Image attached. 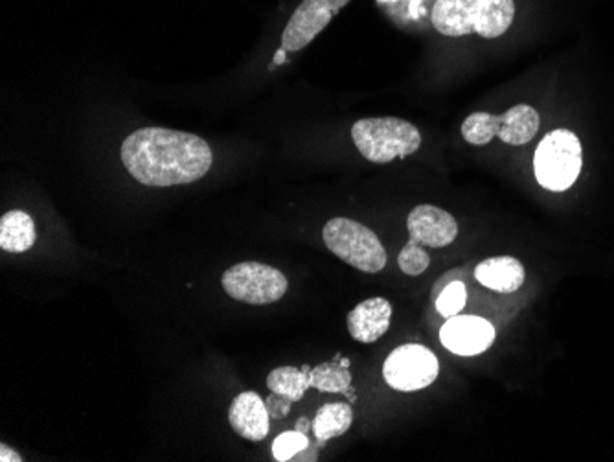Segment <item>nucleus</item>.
<instances>
[{
    "label": "nucleus",
    "mask_w": 614,
    "mask_h": 462,
    "mask_svg": "<svg viewBox=\"0 0 614 462\" xmlns=\"http://www.w3.org/2000/svg\"><path fill=\"white\" fill-rule=\"evenodd\" d=\"M122 164L140 185L179 187L203 179L214 163L209 142L193 133L142 127L120 148Z\"/></svg>",
    "instance_id": "1"
},
{
    "label": "nucleus",
    "mask_w": 614,
    "mask_h": 462,
    "mask_svg": "<svg viewBox=\"0 0 614 462\" xmlns=\"http://www.w3.org/2000/svg\"><path fill=\"white\" fill-rule=\"evenodd\" d=\"M515 17L513 0H436L433 25L441 36H504Z\"/></svg>",
    "instance_id": "2"
},
{
    "label": "nucleus",
    "mask_w": 614,
    "mask_h": 462,
    "mask_svg": "<svg viewBox=\"0 0 614 462\" xmlns=\"http://www.w3.org/2000/svg\"><path fill=\"white\" fill-rule=\"evenodd\" d=\"M352 138L359 153L376 164H388L394 159L412 155L422 146L417 127L394 116L355 122Z\"/></svg>",
    "instance_id": "3"
},
{
    "label": "nucleus",
    "mask_w": 614,
    "mask_h": 462,
    "mask_svg": "<svg viewBox=\"0 0 614 462\" xmlns=\"http://www.w3.org/2000/svg\"><path fill=\"white\" fill-rule=\"evenodd\" d=\"M323 240L335 257L363 273H379L387 265V251L379 236L350 217H334L324 225Z\"/></svg>",
    "instance_id": "4"
},
{
    "label": "nucleus",
    "mask_w": 614,
    "mask_h": 462,
    "mask_svg": "<svg viewBox=\"0 0 614 462\" xmlns=\"http://www.w3.org/2000/svg\"><path fill=\"white\" fill-rule=\"evenodd\" d=\"M539 124L536 109L521 103L502 114H469L462 124V137L473 146L489 145L496 137L510 146H523L536 137Z\"/></svg>",
    "instance_id": "5"
},
{
    "label": "nucleus",
    "mask_w": 614,
    "mask_h": 462,
    "mask_svg": "<svg viewBox=\"0 0 614 462\" xmlns=\"http://www.w3.org/2000/svg\"><path fill=\"white\" fill-rule=\"evenodd\" d=\"M534 170L541 187L563 192L573 187L581 172L579 138L567 129L549 133L537 146Z\"/></svg>",
    "instance_id": "6"
},
{
    "label": "nucleus",
    "mask_w": 614,
    "mask_h": 462,
    "mask_svg": "<svg viewBox=\"0 0 614 462\" xmlns=\"http://www.w3.org/2000/svg\"><path fill=\"white\" fill-rule=\"evenodd\" d=\"M221 286L234 300L265 307L287 294V278L280 270L262 262H241L228 267L221 276Z\"/></svg>",
    "instance_id": "7"
},
{
    "label": "nucleus",
    "mask_w": 614,
    "mask_h": 462,
    "mask_svg": "<svg viewBox=\"0 0 614 462\" xmlns=\"http://www.w3.org/2000/svg\"><path fill=\"white\" fill-rule=\"evenodd\" d=\"M440 374V363L424 345H403L388 355L383 365V378L401 392L427 389Z\"/></svg>",
    "instance_id": "8"
},
{
    "label": "nucleus",
    "mask_w": 614,
    "mask_h": 462,
    "mask_svg": "<svg viewBox=\"0 0 614 462\" xmlns=\"http://www.w3.org/2000/svg\"><path fill=\"white\" fill-rule=\"evenodd\" d=\"M348 2L350 0H304L287 23L281 36V49L286 52L305 49Z\"/></svg>",
    "instance_id": "9"
},
{
    "label": "nucleus",
    "mask_w": 614,
    "mask_h": 462,
    "mask_svg": "<svg viewBox=\"0 0 614 462\" xmlns=\"http://www.w3.org/2000/svg\"><path fill=\"white\" fill-rule=\"evenodd\" d=\"M496 326L477 315H454L440 330L441 345L462 358L484 354L496 342Z\"/></svg>",
    "instance_id": "10"
},
{
    "label": "nucleus",
    "mask_w": 614,
    "mask_h": 462,
    "mask_svg": "<svg viewBox=\"0 0 614 462\" xmlns=\"http://www.w3.org/2000/svg\"><path fill=\"white\" fill-rule=\"evenodd\" d=\"M406 228L411 240L433 249L451 246L459 236V223L453 214L435 204H417L412 209L406 217Z\"/></svg>",
    "instance_id": "11"
},
{
    "label": "nucleus",
    "mask_w": 614,
    "mask_h": 462,
    "mask_svg": "<svg viewBox=\"0 0 614 462\" xmlns=\"http://www.w3.org/2000/svg\"><path fill=\"white\" fill-rule=\"evenodd\" d=\"M267 403L263 402L258 392L247 390L234 398L233 405L228 409V422L239 437L251 442H262L268 433Z\"/></svg>",
    "instance_id": "12"
},
{
    "label": "nucleus",
    "mask_w": 614,
    "mask_h": 462,
    "mask_svg": "<svg viewBox=\"0 0 614 462\" xmlns=\"http://www.w3.org/2000/svg\"><path fill=\"white\" fill-rule=\"evenodd\" d=\"M392 304L383 297H372L348 313V332L359 342H376L387 334L392 321Z\"/></svg>",
    "instance_id": "13"
},
{
    "label": "nucleus",
    "mask_w": 614,
    "mask_h": 462,
    "mask_svg": "<svg viewBox=\"0 0 614 462\" xmlns=\"http://www.w3.org/2000/svg\"><path fill=\"white\" fill-rule=\"evenodd\" d=\"M475 278L484 288L497 294H515L525 284V265L513 257H493L475 267Z\"/></svg>",
    "instance_id": "14"
},
{
    "label": "nucleus",
    "mask_w": 614,
    "mask_h": 462,
    "mask_svg": "<svg viewBox=\"0 0 614 462\" xmlns=\"http://www.w3.org/2000/svg\"><path fill=\"white\" fill-rule=\"evenodd\" d=\"M37 240L36 223L24 211H10L0 220V249L7 252L30 251Z\"/></svg>",
    "instance_id": "15"
},
{
    "label": "nucleus",
    "mask_w": 614,
    "mask_h": 462,
    "mask_svg": "<svg viewBox=\"0 0 614 462\" xmlns=\"http://www.w3.org/2000/svg\"><path fill=\"white\" fill-rule=\"evenodd\" d=\"M353 409L350 403H326L316 411L313 433L321 442L342 437L352 427Z\"/></svg>",
    "instance_id": "16"
},
{
    "label": "nucleus",
    "mask_w": 614,
    "mask_h": 462,
    "mask_svg": "<svg viewBox=\"0 0 614 462\" xmlns=\"http://www.w3.org/2000/svg\"><path fill=\"white\" fill-rule=\"evenodd\" d=\"M310 366L297 369V366H278L271 371L267 376V387L271 392L280 397L291 398L292 402H299L310 389Z\"/></svg>",
    "instance_id": "17"
},
{
    "label": "nucleus",
    "mask_w": 614,
    "mask_h": 462,
    "mask_svg": "<svg viewBox=\"0 0 614 462\" xmlns=\"http://www.w3.org/2000/svg\"><path fill=\"white\" fill-rule=\"evenodd\" d=\"M310 385L321 392H340L350 397V387H352L350 366L342 365L340 358L321 363L315 369H311Z\"/></svg>",
    "instance_id": "18"
},
{
    "label": "nucleus",
    "mask_w": 614,
    "mask_h": 462,
    "mask_svg": "<svg viewBox=\"0 0 614 462\" xmlns=\"http://www.w3.org/2000/svg\"><path fill=\"white\" fill-rule=\"evenodd\" d=\"M398 265H400V270L405 275H424L430 265L429 252L425 251V247L419 246L417 241L409 240L405 247L401 249L400 257H398Z\"/></svg>",
    "instance_id": "19"
},
{
    "label": "nucleus",
    "mask_w": 614,
    "mask_h": 462,
    "mask_svg": "<svg viewBox=\"0 0 614 462\" xmlns=\"http://www.w3.org/2000/svg\"><path fill=\"white\" fill-rule=\"evenodd\" d=\"M465 300H467V289H465L464 283L454 280V283L448 284L441 291L440 297L436 299V310L441 317L451 319L464 310Z\"/></svg>",
    "instance_id": "20"
},
{
    "label": "nucleus",
    "mask_w": 614,
    "mask_h": 462,
    "mask_svg": "<svg viewBox=\"0 0 614 462\" xmlns=\"http://www.w3.org/2000/svg\"><path fill=\"white\" fill-rule=\"evenodd\" d=\"M310 446L308 435L295 429V432L281 433L280 437L275 438L273 442V455L276 461L286 462L295 455H299L300 451H304Z\"/></svg>",
    "instance_id": "21"
},
{
    "label": "nucleus",
    "mask_w": 614,
    "mask_h": 462,
    "mask_svg": "<svg viewBox=\"0 0 614 462\" xmlns=\"http://www.w3.org/2000/svg\"><path fill=\"white\" fill-rule=\"evenodd\" d=\"M291 398L280 397V395L273 392V397L268 398L265 403H267L268 414L273 419H284L289 413V409H291Z\"/></svg>",
    "instance_id": "22"
},
{
    "label": "nucleus",
    "mask_w": 614,
    "mask_h": 462,
    "mask_svg": "<svg viewBox=\"0 0 614 462\" xmlns=\"http://www.w3.org/2000/svg\"><path fill=\"white\" fill-rule=\"evenodd\" d=\"M0 461L2 462H21V455H18L17 451L10 450L7 445L0 446Z\"/></svg>",
    "instance_id": "23"
},
{
    "label": "nucleus",
    "mask_w": 614,
    "mask_h": 462,
    "mask_svg": "<svg viewBox=\"0 0 614 462\" xmlns=\"http://www.w3.org/2000/svg\"><path fill=\"white\" fill-rule=\"evenodd\" d=\"M295 429H299V432L302 433H308V429H310V421H308V419H300V421L297 422V427H295Z\"/></svg>",
    "instance_id": "24"
},
{
    "label": "nucleus",
    "mask_w": 614,
    "mask_h": 462,
    "mask_svg": "<svg viewBox=\"0 0 614 462\" xmlns=\"http://www.w3.org/2000/svg\"><path fill=\"white\" fill-rule=\"evenodd\" d=\"M286 50L280 49L278 50V54L275 55V63L276 65H281V63H284V61H286Z\"/></svg>",
    "instance_id": "25"
}]
</instances>
